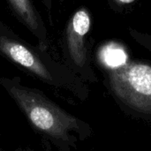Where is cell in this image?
Instances as JSON below:
<instances>
[{
  "label": "cell",
  "mask_w": 151,
  "mask_h": 151,
  "mask_svg": "<svg viewBox=\"0 0 151 151\" xmlns=\"http://www.w3.org/2000/svg\"><path fill=\"white\" fill-rule=\"evenodd\" d=\"M1 85L26 114L29 121L48 135L67 140L79 128V120L37 89L21 84L19 78H0Z\"/></svg>",
  "instance_id": "1"
},
{
  "label": "cell",
  "mask_w": 151,
  "mask_h": 151,
  "mask_svg": "<svg viewBox=\"0 0 151 151\" xmlns=\"http://www.w3.org/2000/svg\"><path fill=\"white\" fill-rule=\"evenodd\" d=\"M0 56L42 81L56 86H68L72 80L69 69L56 61L48 52L35 46L0 20Z\"/></svg>",
  "instance_id": "2"
},
{
  "label": "cell",
  "mask_w": 151,
  "mask_h": 151,
  "mask_svg": "<svg viewBox=\"0 0 151 151\" xmlns=\"http://www.w3.org/2000/svg\"><path fill=\"white\" fill-rule=\"evenodd\" d=\"M109 82L114 96L125 108L151 120V65L131 62L112 68Z\"/></svg>",
  "instance_id": "3"
},
{
  "label": "cell",
  "mask_w": 151,
  "mask_h": 151,
  "mask_svg": "<svg viewBox=\"0 0 151 151\" xmlns=\"http://www.w3.org/2000/svg\"><path fill=\"white\" fill-rule=\"evenodd\" d=\"M90 26L88 12L85 8H81L69 19L63 36L64 58L68 65L81 72L86 67L88 62L85 38Z\"/></svg>",
  "instance_id": "4"
},
{
  "label": "cell",
  "mask_w": 151,
  "mask_h": 151,
  "mask_svg": "<svg viewBox=\"0 0 151 151\" xmlns=\"http://www.w3.org/2000/svg\"><path fill=\"white\" fill-rule=\"evenodd\" d=\"M12 12L27 29L36 38L37 45L47 50L49 49L48 33L45 24L32 0H6Z\"/></svg>",
  "instance_id": "5"
},
{
  "label": "cell",
  "mask_w": 151,
  "mask_h": 151,
  "mask_svg": "<svg viewBox=\"0 0 151 151\" xmlns=\"http://www.w3.org/2000/svg\"><path fill=\"white\" fill-rule=\"evenodd\" d=\"M101 58L106 65L116 68L126 64L127 56L126 51L118 44L110 43L102 50Z\"/></svg>",
  "instance_id": "6"
},
{
  "label": "cell",
  "mask_w": 151,
  "mask_h": 151,
  "mask_svg": "<svg viewBox=\"0 0 151 151\" xmlns=\"http://www.w3.org/2000/svg\"><path fill=\"white\" fill-rule=\"evenodd\" d=\"M52 1L53 0H42V2L43 3V4L45 5V7L47 8L48 11H50V9L52 7ZM59 1H64V0H59Z\"/></svg>",
  "instance_id": "7"
},
{
  "label": "cell",
  "mask_w": 151,
  "mask_h": 151,
  "mask_svg": "<svg viewBox=\"0 0 151 151\" xmlns=\"http://www.w3.org/2000/svg\"><path fill=\"white\" fill-rule=\"evenodd\" d=\"M118 1H119L121 3H124V4H130V3L134 2V0H118Z\"/></svg>",
  "instance_id": "8"
}]
</instances>
